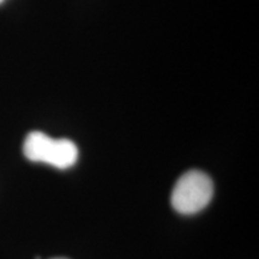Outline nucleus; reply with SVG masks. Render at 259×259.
I'll return each mask as SVG.
<instances>
[{
	"label": "nucleus",
	"instance_id": "f257e3e1",
	"mask_svg": "<svg viewBox=\"0 0 259 259\" xmlns=\"http://www.w3.org/2000/svg\"><path fill=\"white\" fill-rule=\"evenodd\" d=\"M24 156L31 162L50 164L58 169H67L78 160V148L70 139L52 138L40 131L25 137Z\"/></svg>",
	"mask_w": 259,
	"mask_h": 259
},
{
	"label": "nucleus",
	"instance_id": "f03ea898",
	"mask_svg": "<svg viewBox=\"0 0 259 259\" xmlns=\"http://www.w3.org/2000/svg\"><path fill=\"white\" fill-rule=\"evenodd\" d=\"M212 196L211 178L200 170H189L177 181L171 191L170 202L176 211L183 215H193L205 208Z\"/></svg>",
	"mask_w": 259,
	"mask_h": 259
},
{
	"label": "nucleus",
	"instance_id": "7ed1b4c3",
	"mask_svg": "<svg viewBox=\"0 0 259 259\" xmlns=\"http://www.w3.org/2000/svg\"><path fill=\"white\" fill-rule=\"evenodd\" d=\"M51 259H69V258H64V257H57V258H51Z\"/></svg>",
	"mask_w": 259,
	"mask_h": 259
},
{
	"label": "nucleus",
	"instance_id": "20e7f679",
	"mask_svg": "<svg viewBox=\"0 0 259 259\" xmlns=\"http://www.w3.org/2000/svg\"><path fill=\"white\" fill-rule=\"evenodd\" d=\"M3 2H4V0H0V4H2V3H3Z\"/></svg>",
	"mask_w": 259,
	"mask_h": 259
}]
</instances>
